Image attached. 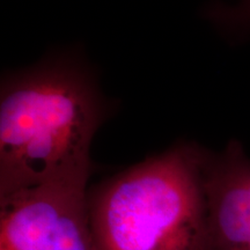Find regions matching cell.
Wrapping results in <instances>:
<instances>
[{"label":"cell","instance_id":"cell-1","mask_svg":"<svg viewBox=\"0 0 250 250\" xmlns=\"http://www.w3.org/2000/svg\"><path fill=\"white\" fill-rule=\"evenodd\" d=\"M104 112L88 76L48 62L2 83L0 197L74 174H90V145Z\"/></svg>","mask_w":250,"mask_h":250},{"label":"cell","instance_id":"cell-2","mask_svg":"<svg viewBox=\"0 0 250 250\" xmlns=\"http://www.w3.org/2000/svg\"><path fill=\"white\" fill-rule=\"evenodd\" d=\"M99 250H201L202 148L177 146L116 175L88 196Z\"/></svg>","mask_w":250,"mask_h":250},{"label":"cell","instance_id":"cell-3","mask_svg":"<svg viewBox=\"0 0 250 250\" xmlns=\"http://www.w3.org/2000/svg\"><path fill=\"white\" fill-rule=\"evenodd\" d=\"M89 176L67 175L0 197V250H99Z\"/></svg>","mask_w":250,"mask_h":250},{"label":"cell","instance_id":"cell-4","mask_svg":"<svg viewBox=\"0 0 250 250\" xmlns=\"http://www.w3.org/2000/svg\"><path fill=\"white\" fill-rule=\"evenodd\" d=\"M205 229L201 250H250V159L232 140L219 153L202 148Z\"/></svg>","mask_w":250,"mask_h":250},{"label":"cell","instance_id":"cell-5","mask_svg":"<svg viewBox=\"0 0 250 250\" xmlns=\"http://www.w3.org/2000/svg\"><path fill=\"white\" fill-rule=\"evenodd\" d=\"M215 20L230 29L246 30L250 28V0H237L235 4L212 13Z\"/></svg>","mask_w":250,"mask_h":250}]
</instances>
